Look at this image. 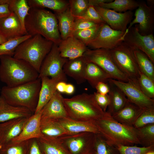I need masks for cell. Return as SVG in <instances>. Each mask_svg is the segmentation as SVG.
Here are the masks:
<instances>
[{
  "label": "cell",
  "mask_w": 154,
  "mask_h": 154,
  "mask_svg": "<svg viewBox=\"0 0 154 154\" xmlns=\"http://www.w3.org/2000/svg\"><path fill=\"white\" fill-rule=\"evenodd\" d=\"M8 5L10 11L17 16L23 28L26 31L25 19L30 8L27 0H9Z\"/></svg>",
  "instance_id": "obj_34"
},
{
  "label": "cell",
  "mask_w": 154,
  "mask_h": 154,
  "mask_svg": "<svg viewBox=\"0 0 154 154\" xmlns=\"http://www.w3.org/2000/svg\"><path fill=\"white\" fill-rule=\"evenodd\" d=\"M11 13L8 4L0 5V19L9 16Z\"/></svg>",
  "instance_id": "obj_49"
},
{
  "label": "cell",
  "mask_w": 154,
  "mask_h": 154,
  "mask_svg": "<svg viewBox=\"0 0 154 154\" xmlns=\"http://www.w3.org/2000/svg\"><path fill=\"white\" fill-rule=\"evenodd\" d=\"M95 122L99 134L111 145L117 147L120 145H140L136 129L119 123L107 112Z\"/></svg>",
  "instance_id": "obj_2"
},
{
  "label": "cell",
  "mask_w": 154,
  "mask_h": 154,
  "mask_svg": "<svg viewBox=\"0 0 154 154\" xmlns=\"http://www.w3.org/2000/svg\"><path fill=\"white\" fill-rule=\"evenodd\" d=\"M30 8L50 9L58 13L65 11L69 7L68 1L64 0H27Z\"/></svg>",
  "instance_id": "obj_31"
},
{
  "label": "cell",
  "mask_w": 154,
  "mask_h": 154,
  "mask_svg": "<svg viewBox=\"0 0 154 154\" xmlns=\"http://www.w3.org/2000/svg\"><path fill=\"white\" fill-rule=\"evenodd\" d=\"M108 82L110 87V91L108 94L110 103L107 112L112 116L124 106L128 99L122 92L109 80Z\"/></svg>",
  "instance_id": "obj_29"
},
{
  "label": "cell",
  "mask_w": 154,
  "mask_h": 154,
  "mask_svg": "<svg viewBox=\"0 0 154 154\" xmlns=\"http://www.w3.org/2000/svg\"><path fill=\"white\" fill-rule=\"evenodd\" d=\"M32 36L26 35L22 37L8 40L0 44V56L8 55L13 56L15 51L21 42Z\"/></svg>",
  "instance_id": "obj_37"
},
{
  "label": "cell",
  "mask_w": 154,
  "mask_h": 154,
  "mask_svg": "<svg viewBox=\"0 0 154 154\" xmlns=\"http://www.w3.org/2000/svg\"><path fill=\"white\" fill-rule=\"evenodd\" d=\"M128 30L122 31L114 30L106 23L102 24L95 38L87 44L91 49H112L123 42Z\"/></svg>",
  "instance_id": "obj_9"
},
{
  "label": "cell",
  "mask_w": 154,
  "mask_h": 154,
  "mask_svg": "<svg viewBox=\"0 0 154 154\" xmlns=\"http://www.w3.org/2000/svg\"><path fill=\"white\" fill-rule=\"evenodd\" d=\"M120 154H145L154 149V146L148 147H139L136 145L131 146L120 145L117 147Z\"/></svg>",
  "instance_id": "obj_43"
},
{
  "label": "cell",
  "mask_w": 154,
  "mask_h": 154,
  "mask_svg": "<svg viewBox=\"0 0 154 154\" xmlns=\"http://www.w3.org/2000/svg\"><path fill=\"white\" fill-rule=\"evenodd\" d=\"M110 50L114 61L120 70L129 78L137 79L139 71L133 48L123 42Z\"/></svg>",
  "instance_id": "obj_8"
},
{
  "label": "cell",
  "mask_w": 154,
  "mask_h": 154,
  "mask_svg": "<svg viewBox=\"0 0 154 154\" xmlns=\"http://www.w3.org/2000/svg\"><path fill=\"white\" fill-rule=\"evenodd\" d=\"M145 154H154V149L148 151Z\"/></svg>",
  "instance_id": "obj_55"
},
{
  "label": "cell",
  "mask_w": 154,
  "mask_h": 154,
  "mask_svg": "<svg viewBox=\"0 0 154 154\" xmlns=\"http://www.w3.org/2000/svg\"><path fill=\"white\" fill-rule=\"evenodd\" d=\"M53 44L40 35L32 36L18 45L13 56L27 62L39 73L42 63Z\"/></svg>",
  "instance_id": "obj_6"
},
{
  "label": "cell",
  "mask_w": 154,
  "mask_h": 154,
  "mask_svg": "<svg viewBox=\"0 0 154 154\" xmlns=\"http://www.w3.org/2000/svg\"><path fill=\"white\" fill-rule=\"evenodd\" d=\"M38 139L44 154H71L59 137L43 136Z\"/></svg>",
  "instance_id": "obj_26"
},
{
  "label": "cell",
  "mask_w": 154,
  "mask_h": 154,
  "mask_svg": "<svg viewBox=\"0 0 154 154\" xmlns=\"http://www.w3.org/2000/svg\"><path fill=\"white\" fill-rule=\"evenodd\" d=\"M38 72L26 61L13 56H0V80L13 87L38 78Z\"/></svg>",
  "instance_id": "obj_3"
},
{
  "label": "cell",
  "mask_w": 154,
  "mask_h": 154,
  "mask_svg": "<svg viewBox=\"0 0 154 154\" xmlns=\"http://www.w3.org/2000/svg\"><path fill=\"white\" fill-rule=\"evenodd\" d=\"M87 62L96 64L108 74L111 79L126 82L129 78L118 68L111 55L110 50L88 49L83 55Z\"/></svg>",
  "instance_id": "obj_7"
},
{
  "label": "cell",
  "mask_w": 154,
  "mask_h": 154,
  "mask_svg": "<svg viewBox=\"0 0 154 154\" xmlns=\"http://www.w3.org/2000/svg\"><path fill=\"white\" fill-rule=\"evenodd\" d=\"M58 46L61 56L68 59L82 56L88 49L85 44L73 36L62 40Z\"/></svg>",
  "instance_id": "obj_20"
},
{
  "label": "cell",
  "mask_w": 154,
  "mask_h": 154,
  "mask_svg": "<svg viewBox=\"0 0 154 154\" xmlns=\"http://www.w3.org/2000/svg\"><path fill=\"white\" fill-rule=\"evenodd\" d=\"M7 40V39L0 32V44L4 43Z\"/></svg>",
  "instance_id": "obj_53"
},
{
  "label": "cell",
  "mask_w": 154,
  "mask_h": 154,
  "mask_svg": "<svg viewBox=\"0 0 154 154\" xmlns=\"http://www.w3.org/2000/svg\"><path fill=\"white\" fill-rule=\"evenodd\" d=\"M143 108L128 100L124 106L112 116L119 123L126 125L133 126L134 122Z\"/></svg>",
  "instance_id": "obj_25"
},
{
  "label": "cell",
  "mask_w": 154,
  "mask_h": 154,
  "mask_svg": "<svg viewBox=\"0 0 154 154\" xmlns=\"http://www.w3.org/2000/svg\"><path fill=\"white\" fill-rule=\"evenodd\" d=\"M133 49L139 71L154 82V63L144 52L137 49Z\"/></svg>",
  "instance_id": "obj_32"
},
{
  "label": "cell",
  "mask_w": 154,
  "mask_h": 154,
  "mask_svg": "<svg viewBox=\"0 0 154 154\" xmlns=\"http://www.w3.org/2000/svg\"><path fill=\"white\" fill-rule=\"evenodd\" d=\"M139 3V1L134 0H115L110 3H101L98 7L122 13L137 9Z\"/></svg>",
  "instance_id": "obj_33"
},
{
  "label": "cell",
  "mask_w": 154,
  "mask_h": 154,
  "mask_svg": "<svg viewBox=\"0 0 154 154\" xmlns=\"http://www.w3.org/2000/svg\"><path fill=\"white\" fill-rule=\"evenodd\" d=\"M58 120L70 134L85 132L99 134L97 127L94 122L78 121L68 117L58 119Z\"/></svg>",
  "instance_id": "obj_24"
},
{
  "label": "cell",
  "mask_w": 154,
  "mask_h": 154,
  "mask_svg": "<svg viewBox=\"0 0 154 154\" xmlns=\"http://www.w3.org/2000/svg\"><path fill=\"white\" fill-rule=\"evenodd\" d=\"M28 118H16L0 123V148L19 135Z\"/></svg>",
  "instance_id": "obj_16"
},
{
  "label": "cell",
  "mask_w": 154,
  "mask_h": 154,
  "mask_svg": "<svg viewBox=\"0 0 154 154\" xmlns=\"http://www.w3.org/2000/svg\"><path fill=\"white\" fill-rule=\"evenodd\" d=\"M68 60L61 56L58 45L54 43L51 50L42 63L38 73V78L41 79L43 77H66L63 67Z\"/></svg>",
  "instance_id": "obj_10"
},
{
  "label": "cell",
  "mask_w": 154,
  "mask_h": 154,
  "mask_svg": "<svg viewBox=\"0 0 154 154\" xmlns=\"http://www.w3.org/2000/svg\"><path fill=\"white\" fill-rule=\"evenodd\" d=\"M89 5L93 6L94 7H98L99 5L103 3H108L111 2L113 0H88Z\"/></svg>",
  "instance_id": "obj_50"
},
{
  "label": "cell",
  "mask_w": 154,
  "mask_h": 154,
  "mask_svg": "<svg viewBox=\"0 0 154 154\" xmlns=\"http://www.w3.org/2000/svg\"><path fill=\"white\" fill-rule=\"evenodd\" d=\"M0 32L7 40L27 35L19 18L13 12L0 19Z\"/></svg>",
  "instance_id": "obj_18"
},
{
  "label": "cell",
  "mask_w": 154,
  "mask_h": 154,
  "mask_svg": "<svg viewBox=\"0 0 154 154\" xmlns=\"http://www.w3.org/2000/svg\"><path fill=\"white\" fill-rule=\"evenodd\" d=\"M96 134L85 132L69 134L59 137L71 154H90Z\"/></svg>",
  "instance_id": "obj_12"
},
{
  "label": "cell",
  "mask_w": 154,
  "mask_h": 154,
  "mask_svg": "<svg viewBox=\"0 0 154 154\" xmlns=\"http://www.w3.org/2000/svg\"><path fill=\"white\" fill-rule=\"evenodd\" d=\"M93 94L98 105L104 112H106L110 103L108 94L102 95L97 92H94Z\"/></svg>",
  "instance_id": "obj_45"
},
{
  "label": "cell",
  "mask_w": 154,
  "mask_h": 154,
  "mask_svg": "<svg viewBox=\"0 0 154 154\" xmlns=\"http://www.w3.org/2000/svg\"><path fill=\"white\" fill-rule=\"evenodd\" d=\"M77 18L84 19L98 24L106 23L94 7L91 5L89 6L82 16Z\"/></svg>",
  "instance_id": "obj_44"
},
{
  "label": "cell",
  "mask_w": 154,
  "mask_h": 154,
  "mask_svg": "<svg viewBox=\"0 0 154 154\" xmlns=\"http://www.w3.org/2000/svg\"><path fill=\"white\" fill-rule=\"evenodd\" d=\"M67 117L74 120L95 122L105 114L99 106L93 94L83 93L63 99Z\"/></svg>",
  "instance_id": "obj_4"
},
{
  "label": "cell",
  "mask_w": 154,
  "mask_h": 154,
  "mask_svg": "<svg viewBox=\"0 0 154 154\" xmlns=\"http://www.w3.org/2000/svg\"><path fill=\"white\" fill-rule=\"evenodd\" d=\"M57 19L59 31L62 40L72 36L75 18L69 7L64 11L54 13Z\"/></svg>",
  "instance_id": "obj_27"
},
{
  "label": "cell",
  "mask_w": 154,
  "mask_h": 154,
  "mask_svg": "<svg viewBox=\"0 0 154 154\" xmlns=\"http://www.w3.org/2000/svg\"></svg>",
  "instance_id": "obj_56"
},
{
  "label": "cell",
  "mask_w": 154,
  "mask_h": 154,
  "mask_svg": "<svg viewBox=\"0 0 154 154\" xmlns=\"http://www.w3.org/2000/svg\"><path fill=\"white\" fill-rule=\"evenodd\" d=\"M90 154H120L118 148L108 143L100 134H96L94 146Z\"/></svg>",
  "instance_id": "obj_35"
},
{
  "label": "cell",
  "mask_w": 154,
  "mask_h": 154,
  "mask_svg": "<svg viewBox=\"0 0 154 154\" xmlns=\"http://www.w3.org/2000/svg\"><path fill=\"white\" fill-rule=\"evenodd\" d=\"M67 83L63 81L58 82L56 87V91L61 93H64Z\"/></svg>",
  "instance_id": "obj_51"
},
{
  "label": "cell",
  "mask_w": 154,
  "mask_h": 154,
  "mask_svg": "<svg viewBox=\"0 0 154 154\" xmlns=\"http://www.w3.org/2000/svg\"><path fill=\"white\" fill-rule=\"evenodd\" d=\"M42 112V110L29 117L20 134L11 142L18 143L43 136L40 129Z\"/></svg>",
  "instance_id": "obj_19"
},
{
  "label": "cell",
  "mask_w": 154,
  "mask_h": 154,
  "mask_svg": "<svg viewBox=\"0 0 154 154\" xmlns=\"http://www.w3.org/2000/svg\"><path fill=\"white\" fill-rule=\"evenodd\" d=\"M135 18L127 27L129 29L136 25L139 33L146 35L153 34L154 29V6H149L144 1H139L134 13Z\"/></svg>",
  "instance_id": "obj_13"
},
{
  "label": "cell",
  "mask_w": 154,
  "mask_h": 154,
  "mask_svg": "<svg viewBox=\"0 0 154 154\" xmlns=\"http://www.w3.org/2000/svg\"><path fill=\"white\" fill-rule=\"evenodd\" d=\"M41 85L39 93L37 105L34 113L41 110L52 98L56 91V86L60 82H66V77L50 78L43 77L41 79Z\"/></svg>",
  "instance_id": "obj_17"
},
{
  "label": "cell",
  "mask_w": 154,
  "mask_h": 154,
  "mask_svg": "<svg viewBox=\"0 0 154 154\" xmlns=\"http://www.w3.org/2000/svg\"><path fill=\"white\" fill-rule=\"evenodd\" d=\"M123 42L133 49L145 53L154 64V37L153 34L146 35L140 34L136 25L129 29Z\"/></svg>",
  "instance_id": "obj_14"
},
{
  "label": "cell",
  "mask_w": 154,
  "mask_h": 154,
  "mask_svg": "<svg viewBox=\"0 0 154 154\" xmlns=\"http://www.w3.org/2000/svg\"><path fill=\"white\" fill-rule=\"evenodd\" d=\"M94 7L104 22L114 30L125 31L132 20L133 13L132 11L119 13L100 7Z\"/></svg>",
  "instance_id": "obj_15"
},
{
  "label": "cell",
  "mask_w": 154,
  "mask_h": 154,
  "mask_svg": "<svg viewBox=\"0 0 154 154\" xmlns=\"http://www.w3.org/2000/svg\"><path fill=\"white\" fill-rule=\"evenodd\" d=\"M84 78L91 86L95 88L100 82L106 83L111 79L110 76L102 69L95 64L87 62L85 68Z\"/></svg>",
  "instance_id": "obj_28"
},
{
  "label": "cell",
  "mask_w": 154,
  "mask_h": 154,
  "mask_svg": "<svg viewBox=\"0 0 154 154\" xmlns=\"http://www.w3.org/2000/svg\"><path fill=\"white\" fill-rule=\"evenodd\" d=\"M152 124H154V106L144 108L134 122L133 127L138 129Z\"/></svg>",
  "instance_id": "obj_38"
},
{
  "label": "cell",
  "mask_w": 154,
  "mask_h": 154,
  "mask_svg": "<svg viewBox=\"0 0 154 154\" xmlns=\"http://www.w3.org/2000/svg\"><path fill=\"white\" fill-rule=\"evenodd\" d=\"M137 80L140 88L144 94L148 98L154 99V82L140 71Z\"/></svg>",
  "instance_id": "obj_41"
},
{
  "label": "cell",
  "mask_w": 154,
  "mask_h": 154,
  "mask_svg": "<svg viewBox=\"0 0 154 154\" xmlns=\"http://www.w3.org/2000/svg\"><path fill=\"white\" fill-rule=\"evenodd\" d=\"M109 80L118 88L131 102L142 108L154 106V100L148 98L143 92L137 79L129 78L126 82L112 79Z\"/></svg>",
  "instance_id": "obj_11"
},
{
  "label": "cell",
  "mask_w": 154,
  "mask_h": 154,
  "mask_svg": "<svg viewBox=\"0 0 154 154\" xmlns=\"http://www.w3.org/2000/svg\"><path fill=\"white\" fill-rule=\"evenodd\" d=\"M41 85V79L38 78L14 87L5 86L2 88L0 95L9 104L26 108L34 113Z\"/></svg>",
  "instance_id": "obj_5"
},
{
  "label": "cell",
  "mask_w": 154,
  "mask_h": 154,
  "mask_svg": "<svg viewBox=\"0 0 154 154\" xmlns=\"http://www.w3.org/2000/svg\"><path fill=\"white\" fill-rule=\"evenodd\" d=\"M95 88L97 92L102 95L108 94L110 91L109 84L104 82H100L96 86Z\"/></svg>",
  "instance_id": "obj_48"
},
{
  "label": "cell",
  "mask_w": 154,
  "mask_h": 154,
  "mask_svg": "<svg viewBox=\"0 0 154 154\" xmlns=\"http://www.w3.org/2000/svg\"><path fill=\"white\" fill-rule=\"evenodd\" d=\"M147 4L149 6H154V0H147Z\"/></svg>",
  "instance_id": "obj_54"
},
{
  "label": "cell",
  "mask_w": 154,
  "mask_h": 154,
  "mask_svg": "<svg viewBox=\"0 0 154 154\" xmlns=\"http://www.w3.org/2000/svg\"><path fill=\"white\" fill-rule=\"evenodd\" d=\"M28 140L11 142L0 147V154H27Z\"/></svg>",
  "instance_id": "obj_40"
},
{
  "label": "cell",
  "mask_w": 154,
  "mask_h": 154,
  "mask_svg": "<svg viewBox=\"0 0 154 154\" xmlns=\"http://www.w3.org/2000/svg\"><path fill=\"white\" fill-rule=\"evenodd\" d=\"M61 94L56 91L42 109L41 117L59 119L67 117Z\"/></svg>",
  "instance_id": "obj_21"
},
{
  "label": "cell",
  "mask_w": 154,
  "mask_h": 154,
  "mask_svg": "<svg viewBox=\"0 0 154 154\" xmlns=\"http://www.w3.org/2000/svg\"><path fill=\"white\" fill-rule=\"evenodd\" d=\"M40 129L42 135L45 136L59 137L69 134L57 119L41 117Z\"/></svg>",
  "instance_id": "obj_30"
},
{
  "label": "cell",
  "mask_w": 154,
  "mask_h": 154,
  "mask_svg": "<svg viewBox=\"0 0 154 154\" xmlns=\"http://www.w3.org/2000/svg\"><path fill=\"white\" fill-rule=\"evenodd\" d=\"M68 2L70 11L75 19L82 16L89 6L88 0H69Z\"/></svg>",
  "instance_id": "obj_42"
},
{
  "label": "cell",
  "mask_w": 154,
  "mask_h": 154,
  "mask_svg": "<svg viewBox=\"0 0 154 154\" xmlns=\"http://www.w3.org/2000/svg\"><path fill=\"white\" fill-rule=\"evenodd\" d=\"M25 26L28 35H40L58 45L62 40L55 14L45 9L30 8Z\"/></svg>",
  "instance_id": "obj_1"
},
{
  "label": "cell",
  "mask_w": 154,
  "mask_h": 154,
  "mask_svg": "<svg viewBox=\"0 0 154 154\" xmlns=\"http://www.w3.org/2000/svg\"><path fill=\"white\" fill-rule=\"evenodd\" d=\"M136 129L140 145L144 147L154 146V124Z\"/></svg>",
  "instance_id": "obj_36"
},
{
  "label": "cell",
  "mask_w": 154,
  "mask_h": 154,
  "mask_svg": "<svg viewBox=\"0 0 154 154\" xmlns=\"http://www.w3.org/2000/svg\"><path fill=\"white\" fill-rule=\"evenodd\" d=\"M75 90L74 86L70 83H67L64 93L68 95L73 94Z\"/></svg>",
  "instance_id": "obj_52"
},
{
  "label": "cell",
  "mask_w": 154,
  "mask_h": 154,
  "mask_svg": "<svg viewBox=\"0 0 154 154\" xmlns=\"http://www.w3.org/2000/svg\"><path fill=\"white\" fill-rule=\"evenodd\" d=\"M102 24H98L87 29L74 31L72 36L75 37L86 46L96 37Z\"/></svg>",
  "instance_id": "obj_39"
},
{
  "label": "cell",
  "mask_w": 154,
  "mask_h": 154,
  "mask_svg": "<svg viewBox=\"0 0 154 154\" xmlns=\"http://www.w3.org/2000/svg\"><path fill=\"white\" fill-rule=\"evenodd\" d=\"M87 63L83 55L68 59L64 66V72L66 76L74 79L77 84H82L86 81L84 73Z\"/></svg>",
  "instance_id": "obj_23"
},
{
  "label": "cell",
  "mask_w": 154,
  "mask_h": 154,
  "mask_svg": "<svg viewBox=\"0 0 154 154\" xmlns=\"http://www.w3.org/2000/svg\"><path fill=\"white\" fill-rule=\"evenodd\" d=\"M27 154H44L38 139L28 140Z\"/></svg>",
  "instance_id": "obj_46"
},
{
  "label": "cell",
  "mask_w": 154,
  "mask_h": 154,
  "mask_svg": "<svg viewBox=\"0 0 154 154\" xmlns=\"http://www.w3.org/2000/svg\"><path fill=\"white\" fill-rule=\"evenodd\" d=\"M98 24L84 19H75L73 27V32L89 28Z\"/></svg>",
  "instance_id": "obj_47"
},
{
  "label": "cell",
  "mask_w": 154,
  "mask_h": 154,
  "mask_svg": "<svg viewBox=\"0 0 154 154\" xmlns=\"http://www.w3.org/2000/svg\"><path fill=\"white\" fill-rule=\"evenodd\" d=\"M33 114L26 108L9 104L0 96V123L16 118H29Z\"/></svg>",
  "instance_id": "obj_22"
}]
</instances>
